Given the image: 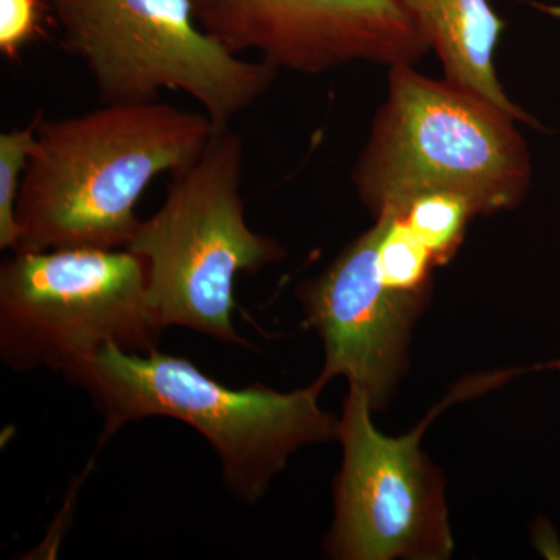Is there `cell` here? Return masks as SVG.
<instances>
[{
    "mask_svg": "<svg viewBox=\"0 0 560 560\" xmlns=\"http://www.w3.org/2000/svg\"><path fill=\"white\" fill-rule=\"evenodd\" d=\"M215 131L208 114L160 101L40 116L18 198L22 234L13 254L127 248L151 180L187 171Z\"/></svg>",
    "mask_w": 560,
    "mask_h": 560,
    "instance_id": "6da1fadb",
    "label": "cell"
},
{
    "mask_svg": "<svg viewBox=\"0 0 560 560\" xmlns=\"http://www.w3.org/2000/svg\"><path fill=\"white\" fill-rule=\"evenodd\" d=\"M65 377L90 394L103 416L102 442L127 423L171 418L212 445L232 495L256 504L294 453L338 440L340 419L323 410V386L280 393L253 385L232 389L183 357L105 346Z\"/></svg>",
    "mask_w": 560,
    "mask_h": 560,
    "instance_id": "7a4b0ae2",
    "label": "cell"
},
{
    "mask_svg": "<svg viewBox=\"0 0 560 560\" xmlns=\"http://www.w3.org/2000/svg\"><path fill=\"white\" fill-rule=\"evenodd\" d=\"M511 116L452 81L394 66L388 103L353 173L361 200L399 217L419 195L452 191L475 212L522 200L529 183L525 143Z\"/></svg>",
    "mask_w": 560,
    "mask_h": 560,
    "instance_id": "3957f363",
    "label": "cell"
},
{
    "mask_svg": "<svg viewBox=\"0 0 560 560\" xmlns=\"http://www.w3.org/2000/svg\"><path fill=\"white\" fill-rule=\"evenodd\" d=\"M243 161L241 136L217 128L200 160L171 176L161 208L140 220L125 249L145 261L150 307L164 329L245 348L234 326L235 279L282 259L283 249L246 221Z\"/></svg>",
    "mask_w": 560,
    "mask_h": 560,
    "instance_id": "277c9868",
    "label": "cell"
},
{
    "mask_svg": "<svg viewBox=\"0 0 560 560\" xmlns=\"http://www.w3.org/2000/svg\"><path fill=\"white\" fill-rule=\"evenodd\" d=\"M49 7L61 49L83 62L102 105L183 92L217 128H228L278 72L243 60L202 31L191 0H49Z\"/></svg>",
    "mask_w": 560,
    "mask_h": 560,
    "instance_id": "5b68a950",
    "label": "cell"
},
{
    "mask_svg": "<svg viewBox=\"0 0 560 560\" xmlns=\"http://www.w3.org/2000/svg\"><path fill=\"white\" fill-rule=\"evenodd\" d=\"M145 261L128 249L16 253L0 268V359L66 374L105 346L160 349Z\"/></svg>",
    "mask_w": 560,
    "mask_h": 560,
    "instance_id": "8992f818",
    "label": "cell"
},
{
    "mask_svg": "<svg viewBox=\"0 0 560 560\" xmlns=\"http://www.w3.org/2000/svg\"><path fill=\"white\" fill-rule=\"evenodd\" d=\"M371 404L349 386L342 404V464L334 488L327 555L340 560H442L453 551L441 470L420 451L431 416L407 436L375 429Z\"/></svg>",
    "mask_w": 560,
    "mask_h": 560,
    "instance_id": "52a82bcc",
    "label": "cell"
},
{
    "mask_svg": "<svg viewBox=\"0 0 560 560\" xmlns=\"http://www.w3.org/2000/svg\"><path fill=\"white\" fill-rule=\"evenodd\" d=\"M195 18L235 55L320 73L370 60L410 65L427 43L404 0H191Z\"/></svg>",
    "mask_w": 560,
    "mask_h": 560,
    "instance_id": "ba28073f",
    "label": "cell"
},
{
    "mask_svg": "<svg viewBox=\"0 0 560 560\" xmlns=\"http://www.w3.org/2000/svg\"><path fill=\"white\" fill-rule=\"evenodd\" d=\"M383 223L360 235L319 278L300 287L305 323L324 345L318 385L345 377L372 410L385 407L407 368L412 326L430 294L400 293L383 283Z\"/></svg>",
    "mask_w": 560,
    "mask_h": 560,
    "instance_id": "9c48e42d",
    "label": "cell"
},
{
    "mask_svg": "<svg viewBox=\"0 0 560 560\" xmlns=\"http://www.w3.org/2000/svg\"><path fill=\"white\" fill-rule=\"evenodd\" d=\"M427 46L438 51L447 80L485 98L512 119L529 120L501 90L493 54L504 22L489 0H404Z\"/></svg>",
    "mask_w": 560,
    "mask_h": 560,
    "instance_id": "30bf717a",
    "label": "cell"
},
{
    "mask_svg": "<svg viewBox=\"0 0 560 560\" xmlns=\"http://www.w3.org/2000/svg\"><path fill=\"white\" fill-rule=\"evenodd\" d=\"M474 206L463 195L430 191L419 195L396 219H400L430 249L434 264L444 265L458 249Z\"/></svg>",
    "mask_w": 560,
    "mask_h": 560,
    "instance_id": "8fae6325",
    "label": "cell"
},
{
    "mask_svg": "<svg viewBox=\"0 0 560 560\" xmlns=\"http://www.w3.org/2000/svg\"><path fill=\"white\" fill-rule=\"evenodd\" d=\"M378 270L383 283L400 293L430 294L431 270L436 267L430 249L400 219L381 213Z\"/></svg>",
    "mask_w": 560,
    "mask_h": 560,
    "instance_id": "7c38bea8",
    "label": "cell"
},
{
    "mask_svg": "<svg viewBox=\"0 0 560 560\" xmlns=\"http://www.w3.org/2000/svg\"><path fill=\"white\" fill-rule=\"evenodd\" d=\"M43 113L36 114L31 124L0 135V249L11 253L21 242L18 221V198L25 167L35 145L36 131Z\"/></svg>",
    "mask_w": 560,
    "mask_h": 560,
    "instance_id": "4fadbf2b",
    "label": "cell"
},
{
    "mask_svg": "<svg viewBox=\"0 0 560 560\" xmlns=\"http://www.w3.org/2000/svg\"><path fill=\"white\" fill-rule=\"evenodd\" d=\"M39 0H0V51L16 58L39 32Z\"/></svg>",
    "mask_w": 560,
    "mask_h": 560,
    "instance_id": "5bb4252c",
    "label": "cell"
},
{
    "mask_svg": "<svg viewBox=\"0 0 560 560\" xmlns=\"http://www.w3.org/2000/svg\"><path fill=\"white\" fill-rule=\"evenodd\" d=\"M545 368H548V370L558 371L560 374V360L551 361V363H548Z\"/></svg>",
    "mask_w": 560,
    "mask_h": 560,
    "instance_id": "9a60e30c",
    "label": "cell"
}]
</instances>
